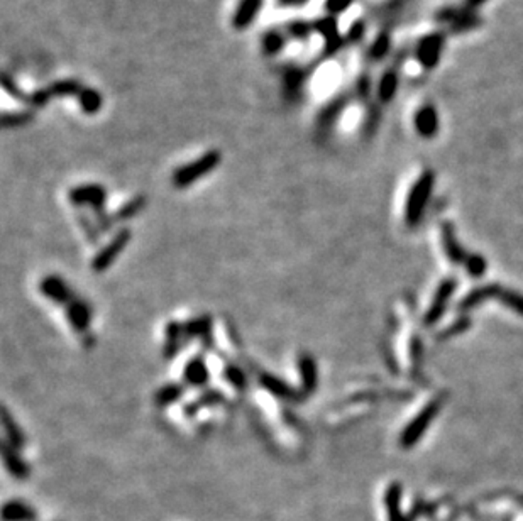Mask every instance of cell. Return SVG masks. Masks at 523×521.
Listing matches in <instances>:
<instances>
[{
    "label": "cell",
    "instance_id": "8fae6325",
    "mask_svg": "<svg viewBox=\"0 0 523 521\" xmlns=\"http://www.w3.org/2000/svg\"><path fill=\"white\" fill-rule=\"evenodd\" d=\"M2 460L3 465L7 467V471H9L14 478L19 479V481H24V479H28L29 474H31L29 465L25 464V460L19 456V450L14 449V447L9 445L6 440L2 443Z\"/></svg>",
    "mask_w": 523,
    "mask_h": 521
},
{
    "label": "cell",
    "instance_id": "d6a6232c",
    "mask_svg": "<svg viewBox=\"0 0 523 521\" xmlns=\"http://www.w3.org/2000/svg\"><path fill=\"white\" fill-rule=\"evenodd\" d=\"M352 2H354V0H325V9L329 10L332 16H335V14L345 12V10L352 6Z\"/></svg>",
    "mask_w": 523,
    "mask_h": 521
},
{
    "label": "cell",
    "instance_id": "52a82bcc",
    "mask_svg": "<svg viewBox=\"0 0 523 521\" xmlns=\"http://www.w3.org/2000/svg\"><path fill=\"white\" fill-rule=\"evenodd\" d=\"M437 410H439V403H430V405L427 406L422 413H420L417 418L405 428V432L401 434V438H400L401 445L403 447L414 445V443L420 438V435L425 432V428L429 427L430 420L437 415Z\"/></svg>",
    "mask_w": 523,
    "mask_h": 521
},
{
    "label": "cell",
    "instance_id": "836d02e7",
    "mask_svg": "<svg viewBox=\"0 0 523 521\" xmlns=\"http://www.w3.org/2000/svg\"><path fill=\"white\" fill-rule=\"evenodd\" d=\"M363 31H364L363 22H356V24H352L351 29H349V38H351L352 41L359 39L361 36H363Z\"/></svg>",
    "mask_w": 523,
    "mask_h": 521
},
{
    "label": "cell",
    "instance_id": "ac0fdd59",
    "mask_svg": "<svg viewBox=\"0 0 523 521\" xmlns=\"http://www.w3.org/2000/svg\"><path fill=\"white\" fill-rule=\"evenodd\" d=\"M398 87H400V78H398L396 70H388L383 73V76L378 81V98L381 103H389L395 98Z\"/></svg>",
    "mask_w": 523,
    "mask_h": 521
},
{
    "label": "cell",
    "instance_id": "e0dca14e",
    "mask_svg": "<svg viewBox=\"0 0 523 521\" xmlns=\"http://www.w3.org/2000/svg\"><path fill=\"white\" fill-rule=\"evenodd\" d=\"M400 500H401V486L398 482L389 484V487L386 489V494H385V504H386V513H388V521H410L407 516L403 515V513H401Z\"/></svg>",
    "mask_w": 523,
    "mask_h": 521
},
{
    "label": "cell",
    "instance_id": "8992f818",
    "mask_svg": "<svg viewBox=\"0 0 523 521\" xmlns=\"http://www.w3.org/2000/svg\"><path fill=\"white\" fill-rule=\"evenodd\" d=\"M39 293L56 305H68L73 300V291L68 283L58 275H47L39 281Z\"/></svg>",
    "mask_w": 523,
    "mask_h": 521
},
{
    "label": "cell",
    "instance_id": "ba28073f",
    "mask_svg": "<svg viewBox=\"0 0 523 521\" xmlns=\"http://www.w3.org/2000/svg\"><path fill=\"white\" fill-rule=\"evenodd\" d=\"M415 129L422 138H434L439 132V114L434 105L420 107L415 114Z\"/></svg>",
    "mask_w": 523,
    "mask_h": 521
},
{
    "label": "cell",
    "instance_id": "4316f807",
    "mask_svg": "<svg viewBox=\"0 0 523 521\" xmlns=\"http://www.w3.org/2000/svg\"><path fill=\"white\" fill-rule=\"evenodd\" d=\"M183 396V387L180 384H167L156 393V405L168 406L171 403L178 401Z\"/></svg>",
    "mask_w": 523,
    "mask_h": 521
},
{
    "label": "cell",
    "instance_id": "5bb4252c",
    "mask_svg": "<svg viewBox=\"0 0 523 521\" xmlns=\"http://www.w3.org/2000/svg\"><path fill=\"white\" fill-rule=\"evenodd\" d=\"M209 368L205 361L200 356H195L193 359L186 362L185 371H183V379L190 386H205L209 383Z\"/></svg>",
    "mask_w": 523,
    "mask_h": 521
},
{
    "label": "cell",
    "instance_id": "30bf717a",
    "mask_svg": "<svg viewBox=\"0 0 523 521\" xmlns=\"http://www.w3.org/2000/svg\"><path fill=\"white\" fill-rule=\"evenodd\" d=\"M439 21L447 22L454 31H467L480 24V17L469 9H445L439 16Z\"/></svg>",
    "mask_w": 523,
    "mask_h": 521
},
{
    "label": "cell",
    "instance_id": "83f0119b",
    "mask_svg": "<svg viewBox=\"0 0 523 521\" xmlns=\"http://www.w3.org/2000/svg\"><path fill=\"white\" fill-rule=\"evenodd\" d=\"M389 46H392V39H389V36L386 34V32L385 34H379L378 38L373 41V44H371L370 58L374 61L381 60V58H385L386 54H388Z\"/></svg>",
    "mask_w": 523,
    "mask_h": 521
},
{
    "label": "cell",
    "instance_id": "f1b7e54d",
    "mask_svg": "<svg viewBox=\"0 0 523 521\" xmlns=\"http://www.w3.org/2000/svg\"><path fill=\"white\" fill-rule=\"evenodd\" d=\"M145 197H138V198H132L131 202H127L126 205L120 206L119 212L116 213V219L117 220H129L132 219V217L138 215L139 212H141V209L145 206Z\"/></svg>",
    "mask_w": 523,
    "mask_h": 521
},
{
    "label": "cell",
    "instance_id": "603a6c76",
    "mask_svg": "<svg viewBox=\"0 0 523 521\" xmlns=\"http://www.w3.org/2000/svg\"><path fill=\"white\" fill-rule=\"evenodd\" d=\"M80 98V105H82L83 112L88 114V116H94L97 114L98 110L102 109V103H104V98H102L100 92L92 90V88H83L78 95Z\"/></svg>",
    "mask_w": 523,
    "mask_h": 521
},
{
    "label": "cell",
    "instance_id": "cb8c5ba5",
    "mask_svg": "<svg viewBox=\"0 0 523 521\" xmlns=\"http://www.w3.org/2000/svg\"><path fill=\"white\" fill-rule=\"evenodd\" d=\"M185 337L183 334V325L178 321H169L167 325V347H164V354L167 356H173L175 352H178L180 347V339Z\"/></svg>",
    "mask_w": 523,
    "mask_h": 521
},
{
    "label": "cell",
    "instance_id": "5b68a950",
    "mask_svg": "<svg viewBox=\"0 0 523 521\" xmlns=\"http://www.w3.org/2000/svg\"><path fill=\"white\" fill-rule=\"evenodd\" d=\"M445 38L440 32H432V34L423 36L418 41L417 46V60L425 70H432L439 65L442 51H444Z\"/></svg>",
    "mask_w": 523,
    "mask_h": 521
},
{
    "label": "cell",
    "instance_id": "484cf974",
    "mask_svg": "<svg viewBox=\"0 0 523 521\" xmlns=\"http://www.w3.org/2000/svg\"><path fill=\"white\" fill-rule=\"evenodd\" d=\"M183 334H185V339L207 337L210 334V319L204 317V319L189 321L186 325H183Z\"/></svg>",
    "mask_w": 523,
    "mask_h": 521
},
{
    "label": "cell",
    "instance_id": "6da1fadb",
    "mask_svg": "<svg viewBox=\"0 0 523 521\" xmlns=\"http://www.w3.org/2000/svg\"><path fill=\"white\" fill-rule=\"evenodd\" d=\"M220 161H222V153L219 149H210L205 154H202L197 160L186 162V164L180 166L173 171L171 175V183L173 187L183 190V188H189L191 184L197 183L198 180L204 178V176L210 175L213 169L219 168Z\"/></svg>",
    "mask_w": 523,
    "mask_h": 521
},
{
    "label": "cell",
    "instance_id": "7c38bea8",
    "mask_svg": "<svg viewBox=\"0 0 523 521\" xmlns=\"http://www.w3.org/2000/svg\"><path fill=\"white\" fill-rule=\"evenodd\" d=\"M264 0H241L232 16V25L234 29H246L253 24L257 14L263 9Z\"/></svg>",
    "mask_w": 523,
    "mask_h": 521
},
{
    "label": "cell",
    "instance_id": "4dcf8cb0",
    "mask_svg": "<svg viewBox=\"0 0 523 521\" xmlns=\"http://www.w3.org/2000/svg\"><path fill=\"white\" fill-rule=\"evenodd\" d=\"M224 378L229 381L232 386L237 387V390H244L246 387V374L241 371L239 368H235V365H226V369H224Z\"/></svg>",
    "mask_w": 523,
    "mask_h": 521
},
{
    "label": "cell",
    "instance_id": "e575fe53",
    "mask_svg": "<svg viewBox=\"0 0 523 521\" xmlns=\"http://www.w3.org/2000/svg\"><path fill=\"white\" fill-rule=\"evenodd\" d=\"M484 2H488V0H466V9L474 10V9H476V7L482 6V3H484Z\"/></svg>",
    "mask_w": 523,
    "mask_h": 521
},
{
    "label": "cell",
    "instance_id": "7a4b0ae2",
    "mask_svg": "<svg viewBox=\"0 0 523 521\" xmlns=\"http://www.w3.org/2000/svg\"><path fill=\"white\" fill-rule=\"evenodd\" d=\"M434 176L432 171H425L422 176L417 180V183L412 187L410 193H408L407 200V209H405V219L410 227L418 224V220L422 219V213L425 210L427 202H429L430 191L434 188Z\"/></svg>",
    "mask_w": 523,
    "mask_h": 521
},
{
    "label": "cell",
    "instance_id": "9a60e30c",
    "mask_svg": "<svg viewBox=\"0 0 523 521\" xmlns=\"http://www.w3.org/2000/svg\"><path fill=\"white\" fill-rule=\"evenodd\" d=\"M259 383H261V386L268 391V393H271L273 396L279 398V400H297V391H295L288 383L279 379L278 376L263 372L259 378Z\"/></svg>",
    "mask_w": 523,
    "mask_h": 521
},
{
    "label": "cell",
    "instance_id": "ffe728a7",
    "mask_svg": "<svg viewBox=\"0 0 523 521\" xmlns=\"http://www.w3.org/2000/svg\"><path fill=\"white\" fill-rule=\"evenodd\" d=\"M454 288H456L454 281H445V283L439 288L436 300H434L432 303V308H430L429 313H427V319H425L427 323H432V321H436L442 315L445 303H447L449 297H451L452 291H454Z\"/></svg>",
    "mask_w": 523,
    "mask_h": 521
},
{
    "label": "cell",
    "instance_id": "f546056e",
    "mask_svg": "<svg viewBox=\"0 0 523 521\" xmlns=\"http://www.w3.org/2000/svg\"><path fill=\"white\" fill-rule=\"evenodd\" d=\"M85 87L75 80H61L51 85V94L53 95H80V92Z\"/></svg>",
    "mask_w": 523,
    "mask_h": 521
},
{
    "label": "cell",
    "instance_id": "d4e9b609",
    "mask_svg": "<svg viewBox=\"0 0 523 521\" xmlns=\"http://www.w3.org/2000/svg\"><path fill=\"white\" fill-rule=\"evenodd\" d=\"M286 44V34H283V32L279 31H268L266 36L263 38V50L264 53L270 54V56H273V54H278L279 51L285 47Z\"/></svg>",
    "mask_w": 523,
    "mask_h": 521
},
{
    "label": "cell",
    "instance_id": "1f68e13d",
    "mask_svg": "<svg viewBox=\"0 0 523 521\" xmlns=\"http://www.w3.org/2000/svg\"><path fill=\"white\" fill-rule=\"evenodd\" d=\"M312 29H314V25L312 24H307V22L298 21V22H293V24L290 25V29H288V32H286V34L293 36V38H298V39H305V38H308V34H310Z\"/></svg>",
    "mask_w": 523,
    "mask_h": 521
},
{
    "label": "cell",
    "instance_id": "7402d4cb",
    "mask_svg": "<svg viewBox=\"0 0 523 521\" xmlns=\"http://www.w3.org/2000/svg\"><path fill=\"white\" fill-rule=\"evenodd\" d=\"M314 28L323 36V38H325L329 51H335L337 47H341L339 46V44H341V38H339L337 28H335V22L332 17H327V19L323 17L322 21H319L317 24H314Z\"/></svg>",
    "mask_w": 523,
    "mask_h": 521
},
{
    "label": "cell",
    "instance_id": "4fadbf2b",
    "mask_svg": "<svg viewBox=\"0 0 523 521\" xmlns=\"http://www.w3.org/2000/svg\"><path fill=\"white\" fill-rule=\"evenodd\" d=\"M298 369H300L301 390L305 393H314L317 383H319V372H317V362L308 354H301L298 357Z\"/></svg>",
    "mask_w": 523,
    "mask_h": 521
},
{
    "label": "cell",
    "instance_id": "d6986e66",
    "mask_svg": "<svg viewBox=\"0 0 523 521\" xmlns=\"http://www.w3.org/2000/svg\"><path fill=\"white\" fill-rule=\"evenodd\" d=\"M2 425H3V432H6V435H7L6 442L9 443V445H12L16 450L22 449V445H24V434H22L17 421L10 416L9 410H7L6 406L2 408Z\"/></svg>",
    "mask_w": 523,
    "mask_h": 521
},
{
    "label": "cell",
    "instance_id": "3957f363",
    "mask_svg": "<svg viewBox=\"0 0 523 521\" xmlns=\"http://www.w3.org/2000/svg\"><path fill=\"white\" fill-rule=\"evenodd\" d=\"M129 241H131V231L129 228H122V231L117 232L112 237V241L102 247L97 253V256L92 259V269L95 273H104L105 269H109L114 264V261L124 253Z\"/></svg>",
    "mask_w": 523,
    "mask_h": 521
},
{
    "label": "cell",
    "instance_id": "277c9868",
    "mask_svg": "<svg viewBox=\"0 0 523 521\" xmlns=\"http://www.w3.org/2000/svg\"><path fill=\"white\" fill-rule=\"evenodd\" d=\"M70 202L76 206H90L94 212L102 213L104 212V205L107 200V191L102 184L90 183V184H80L75 187L68 193Z\"/></svg>",
    "mask_w": 523,
    "mask_h": 521
},
{
    "label": "cell",
    "instance_id": "2e32d148",
    "mask_svg": "<svg viewBox=\"0 0 523 521\" xmlns=\"http://www.w3.org/2000/svg\"><path fill=\"white\" fill-rule=\"evenodd\" d=\"M3 521H36L38 513L28 504V502L14 500L7 501L2 508Z\"/></svg>",
    "mask_w": 523,
    "mask_h": 521
},
{
    "label": "cell",
    "instance_id": "44dd1931",
    "mask_svg": "<svg viewBox=\"0 0 523 521\" xmlns=\"http://www.w3.org/2000/svg\"><path fill=\"white\" fill-rule=\"evenodd\" d=\"M442 237H444V246H445V253L447 256L451 257L452 261L458 262V264H467V261L471 257H467L466 254L460 251L458 241H456L454 234H452V228L449 225H444V231H442Z\"/></svg>",
    "mask_w": 523,
    "mask_h": 521
},
{
    "label": "cell",
    "instance_id": "9c48e42d",
    "mask_svg": "<svg viewBox=\"0 0 523 521\" xmlns=\"http://www.w3.org/2000/svg\"><path fill=\"white\" fill-rule=\"evenodd\" d=\"M66 319H68L70 325H72L76 332H80V334L87 332L92 323L90 305L83 300L73 298V300L66 305Z\"/></svg>",
    "mask_w": 523,
    "mask_h": 521
}]
</instances>
